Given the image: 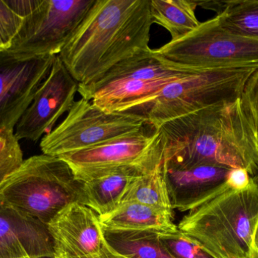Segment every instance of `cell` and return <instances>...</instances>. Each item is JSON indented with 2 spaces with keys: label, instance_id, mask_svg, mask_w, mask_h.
<instances>
[{
  "label": "cell",
  "instance_id": "obj_6",
  "mask_svg": "<svg viewBox=\"0 0 258 258\" xmlns=\"http://www.w3.org/2000/svg\"><path fill=\"white\" fill-rule=\"evenodd\" d=\"M256 67L203 70L169 83L154 98L128 111L156 130L165 123L225 100L239 98Z\"/></svg>",
  "mask_w": 258,
  "mask_h": 258
},
{
  "label": "cell",
  "instance_id": "obj_14",
  "mask_svg": "<svg viewBox=\"0 0 258 258\" xmlns=\"http://www.w3.org/2000/svg\"><path fill=\"white\" fill-rule=\"evenodd\" d=\"M54 256L48 226L0 201V258Z\"/></svg>",
  "mask_w": 258,
  "mask_h": 258
},
{
  "label": "cell",
  "instance_id": "obj_15",
  "mask_svg": "<svg viewBox=\"0 0 258 258\" xmlns=\"http://www.w3.org/2000/svg\"><path fill=\"white\" fill-rule=\"evenodd\" d=\"M230 170L210 165L165 167V180L173 209L186 212L196 209L224 186Z\"/></svg>",
  "mask_w": 258,
  "mask_h": 258
},
{
  "label": "cell",
  "instance_id": "obj_8",
  "mask_svg": "<svg viewBox=\"0 0 258 258\" xmlns=\"http://www.w3.org/2000/svg\"><path fill=\"white\" fill-rule=\"evenodd\" d=\"M145 117L135 112L107 113L92 101H75L64 119L42 138V154L59 157L81 151L144 128Z\"/></svg>",
  "mask_w": 258,
  "mask_h": 258
},
{
  "label": "cell",
  "instance_id": "obj_12",
  "mask_svg": "<svg viewBox=\"0 0 258 258\" xmlns=\"http://www.w3.org/2000/svg\"><path fill=\"white\" fill-rule=\"evenodd\" d=\"M79 86L78 82L56 56L48 77L15 127V137L19 141L37 142L44 134L49 133L75 102Z\"/></svg>",
  "mask_w": 258,
  "mask_h": 258
},
{
  "label": "cell",
  "instance_id": "obj_25",
  "mask_svg": "<svg viewBox=\"0 0 258 258\" xmlns=\"http://www.w3.org/2000/svg\"><path fill=\"white\" fill-rule=\"evenodd\" d=\"M240 98L258 133V68L248 78Z\"/></svg>",
  "mask_w": 258,
  "mask_h": 258
},
{
  "label": "cell",
  "instance_id": "obj_27",
  "mask_svg": "<svg viewBox=\"0 0 258 258\" xmlns=\"http://www.w3.org/2000/svg\"><path fill=\"white\" fill-rule=\"evenodd\" d=\"M42 0H6L5 3L8 6L23 19L31 15Z\"/></svg>",
  "mask_w": 258,
  "mask_h": 258
},
{
  "label": "cell",
  "instance_id": "obj_28",
  "mask_svg": "<svg viewBox=\"0 0 258 258\" xmlns=\"http://www.w3.org/2000/svg\"><path fill=\"white\" fill-rule=\"evenodd\" d=\"M55 257V256H54ZM55 258H63V257H57ZM91 258H126L124 256L121 255L120 254L115 251L114 249L111 248L108 244L106 242L104 243V246H103L102 249L100 251L99 254L98 255L95 256V257Z\"/></svg>",
  "mask_w": 258,
  "mask_h": 258
},
{
  "label": "cell",
  "instance_id": "obj_1",
  "mask_svg": "<svg viewBox=\"0 0 258 258\" xmlns=\"http://www.w3.org/2000/svg\"><path fill=\"white\" fill-rule=\"evenodd\" d=\"M165 165H201L247 170L258 176V133L240 97L225 100L168 121L159 127Z\"/></svg>",
  "mask_w": 258,
  "mask_h": 258
},
{
  "label": "cell",
  "instance_id": "obj_19",
  "mask_svg": "<svg viewBox=\"0 0 258 258\" xmlns=\"http://www.w3.org/2000/svg\"><path fill=\"white\" fill-rule=\"evenodd\" d=\"M126 202L139 203L174 216L165 180V160L131 183L122 204Z\"/></svg>",
  "mask_w": 258,
  "mask_h": 258
},
{
  "label": "cell",
  "instance_id": "obj_26",
  "mask_svg": "<svg viewBox=\"0 0 258 258\" xmlns=\"http://www.w3.org/2000/svg\"><path fill=\"white\" fill-rule=\"evenodd\" d=\"M251 178L252 177L247 170L243 168H234L229 171L226 184L231 189L241 190L249 186Z\"/></svg>",
  "mask_w": 258,
  "mask_h": 258
},
{
  "label": "cell",
  "instance_id": "obj_3",
  "mask_svg": "<svg viewBox=\"0 0 258 258\" xmlns=\"http://www.w3.org/2000/svg\"><path fill=\"white\" fill-rule=\"evenodd\" d=\"M258 221V176L248 187L227 184L182 218L179 230L214 258H252Z\"/></svg>",
  "mask_w": 258,
  "mask_h": 258
},
{
  "label": "cell",
  "instance_id": "obj_5",
  "mask_svg": "<svg viewBox=\"0 0 258 258\" xmlns=\"http://www.w3.org/2000/svg\"><path fill=\"white\" fill-rule=\"evenodd\" d=\"M82 183L69 165L42 154L24 159L0 185V201L45 225L68 204L81 202Z\"/></svg>",
  "mask_w": 258,
  "mask_h": 258
},
{
  "label": "cell",
  "instance_id": "obj_22",
  "mask_svg": "<svg viewBox=\"0 0 258 258\" xmlns=\"http://www.w3.org/2000/svg\"><path fill=\"white\" fill-rule=\"evenodd\" d=\"M159 242L170 255L174 258H214L197 242L180 230L158 235Z\"/></svg>",
  "mask_w": 258,
  "mask_h": 258
},
{
  "label": "cell",
  "instance_id": "obj_20",
  "mask_svg": "<svg viewBox=\"0 0 258 258\" xmlns=\"http://www.w3.org/2000/svg\"><path fill=\"white\" fill-rule=\"evenodd\" d=\"M106 242L126 258H174L168 254L156 233L104 232Z\"/></svg>",
  "mask_w": 258,
  "mask_h": 258
},
{
  "label": "cell",
  "instance_id": "obj_4",
  "mask_svg": "<svg viewBox=\"0 0 258 258\" xmlns=\"http://www.w3.org/2000/svg\"><path fill=\"white\" fill-rule=\"evenodd\" d=\"M200 71L149 48L118 64L95 83L79 86L78 92L107 113L128 112L151 101L169 83Z\"/></svg>",
  "mask_w": 258,
  "mask_h": 258
},
{
  "label": "cell",
  "instance_id": "obj_11",
  "mask_svg": "<svg viewBox=\"0 0 258 258\" xmlns=\"http://www.w3.org/2000/svg\"><path fill=\"white\" fill-rule=\"evenodd\" d=\"M56 56L21 58L8 51L0 53V131L15 130Z\"/></svg>",
  "mask_w": 258,
  "mask_h": 258
},
{
  "label": "cell",
  "instance_id": "obj_18",
  "mask_svg": "<svg viewBox=\"0 0 258 258\" xmlns=\"http://www.w3.org/2000/svg\"><path fill=\"white\" fill-rule=\"evenodd\" d=\"M197 6L194 0H150V15L153 23L168 30L171 41L177 40L200 26Z\"/></svg>",
  "mask_w": 258,
  "mask_h": 258
},
{
  "label": "cell",
  "instance_id": "obj_13",
  "mask_svg": "<svg viewBox=\"0 0 258 258\" xmlns=\"http://www.w3.org/2000/svg\"><path fill=\"white\" fill-rule=\"evenodd\" d=\"M48 228L55 257H93L105 243L99 216L80 202L71 203L62 209L48 224Z\"/></svg>",
  "mask_w": 258,
  "mask_h": 258
},
{
  "label": "cell",
  "instance_id": "obj_29",
  "mask_svg": "<svg viewBox=\"0 0 258 258\" xmlns=\"http://www.w3.org/2000/svg\"><path fill=\"white\" fill-rule=\"evenodd\" d=\"M251 255L252 258H258V221L254 229L251 244Z\"/></svg>",
  "mask_w": 258,
  "mask_h": 258
},
{
  "label": "cell",
  "instance_id": "obj_24",
  "mask_svg": "<svg viewBox=\"0 0 258 258\" xmlns=\"http://www.w3.org/2000/svg\"><path fill=\"white\" fill-rule=\"evenodd\" d=\"M24 19L17 15L5 1L0 0V53L9 49Z\"/></svg>",
  "mask_w": 258,
  "mask_h": 258
},
{
  "label": "cell",
  "instance_id": "obj_23",
  "mask_svg": "<svg viewBox=\"0 0 258 258\" xmlns=\"http://www.w3.org/2000/svg\"><path fill=\"white\" fill-rule=\"evenodd\" d=\"M24 156L15 130L0 131V185L24 162Z\"/></svg>",
  "mask_w": 258,
  "mask_h": 258
},
{
  "label": "cell",
  "instance_id": "obj_10",
  "mask_svg": "<svg viewBox=\"0 0 258 258\" xmlns=\"http://www.w3.org/2000/svg\"><path fill=\"white\" fill-rule=\"evenodd\" d=\"M165 142L159 130L140 131L110 139L81 151L59 156L81 183L101 177L118 168L151 165L165 159Z\"/></svg>",
  "mask_w": 258,
  "mask_h": 258
},
{
  "label": "cell",
  "instance_id": "obj_16",
  "mask_svg": "<svg viewBox=\"0 0 258 258\" xmlns=\"http://www.w3.org/2000/svg\"><path fill=\"white\" fill-rule=\"evenodd\" d=\"M160 163L122 167L82 183L80 203L92 209L98 216L112 213L122 204L131 183L138 176L151 171Z\"/></svg>",
  "mask_w": 258,
  "mask_h": 258
},
{
  "label": "cell",
  "instance_id": "obj_30",
  "mask_svg": "<svg viewBox=\"0 0 258 258\" xmlns=\"http://www.w3.org/2000/svg\"><path fill=\"white\" fill-rule=\"evenodd\" d=\"M38 258H55V257H54V256H46V257H41Z\"/></svg>",
  "mask_w": 258,
  "mask_h": 258
},
{
  "label": "cell",
  "instance_id": "obj_2",
  "mask_svg": "<svg viewBox=\"0 0 258 258\" xmlns=\"http://www.w3.org/2000/svg\"><path fill=\"white\" fill-rule=\"evenodd\" d=\"M150 0H95L59 53L80 86L92 84L113 67L150 48Z\"/></svg>",
  "mask_w": 258,
  "mask_h": 258
},
{
  "label": "cell",
  "instance_id": "obj_7",
  "mask_svg": "<svg viewBox=\"0 0 258 258\" xmlns=\"http://www.w3.org/2000/svg\"><path fill=\"white\" fill-rule=\"evenodd\" d=\"M155 50L170 62L197 69L258 68V39L229 31L216 16Z\"/></svg>",
  "mask_w": 258,
  "mask_h": 258
},
{
  "label": "cell",
  "instance_id": "obj_17",
  "mask_svg": "<svg viewBox=\"0 0 258 258\" xmlns=\"http://www.w3.org/2000/svg\"><path fill=\"white\" fill-rule=\"evenodd\" d=\"M174 216L135 202L122 203L114 212L99 216L103 231L108 233H150L161 235L177 231Z\"/></svg>",
  "mask_w": 258,
  "mask_h": 258
},
{
  "label": "cell",
  "instance_id": "obj_9",
  "mask_svg": "<svg viewBox=\"0 0 258 258\" xmlns=\"http://www.w3.org/2000/svg\"><path fill=\"white\" fill-rule=\"evenodd\" d=\"M95 0H42L24 18L8 51L21 58L58 56Z\"/></svg>",
  "mask_w": 258,
  "mask_h": 258
},
{
  "label": "cell",
  "instance_id": "obj_21",
  "mask_svg": "<svg viewBox=\"0 0 258 258\" xmlns=\"http://www.w3.org/2000/svg\"><path fill=\"white\" fill-rule=\"evenodd\" d=\"M216 17L229 31L258 39V0L220 1Z\"/></svg>",
  "mask_w": 258,
  "mask_h": 258
}]
</instances>
